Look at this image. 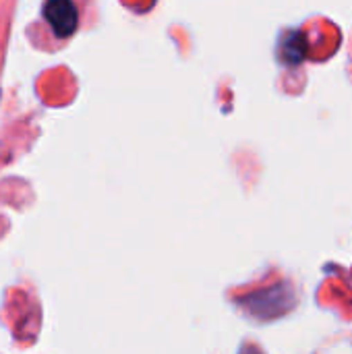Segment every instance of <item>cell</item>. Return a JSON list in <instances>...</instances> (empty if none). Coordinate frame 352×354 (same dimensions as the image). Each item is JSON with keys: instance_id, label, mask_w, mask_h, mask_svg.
<instances>
[{"instance_id": "2", "label": "cell", "mask_w": 352, "mask_h": 354, "mask_svg": "<svg viewBox=\"0 0 352 354\" xmlns=\"http://www.w3.org/2000/svg\"><path fill=\"white\" fill-rule=\"evenodd\" d=\"M44 17L50 23L56 37L64 39L77 31L79 12L73 0H48L44 6Z\"/></svg>"}, {"instance_id": "3", "label": "cell", "mask_w": 352, "mask_h": 354, "mask_svg": "<svg viewBox=\"0 0 352 354\" xmlns=\"http://www.w3.org/2000/svg\"><path fill=\"white\" fill-rule=\"evenodd\" d=\"M307 54V39L303 33H293L282 41V56L286 62H301Z\"/></svg>"}, {"instance_id": "1", "label": "cell", "mask_w": 352, "mask_h": 354, "mask_svg": "<svg viewBox=\"0 0 352 354\" xmlns=\"http://www.w3.org/2000/svg\"><path fill=\"white\" fill-rule=\"evenodd\" d=\"M243 303L249 305L247 311L251 315L266 319V317H276V315H282L284 311H288L295 305V297L290 290H284V286H276L270 290L255 292L253 297H247Z\"/></svg>"}, {"instance_id": "4", "label": "cell", "mask_w": 352, "mask_h": 354, "mask_svg": "<svg viewBox=\"0 0 352 354\" xmlns=\"http://www.w3.org/2000/svg\"><path fill=\"white\" fill-rule=\"evenodd\" d=\"M243 354H261V353H259L257 348H245V351H243Z\"/></svg>"}]
</instances>
